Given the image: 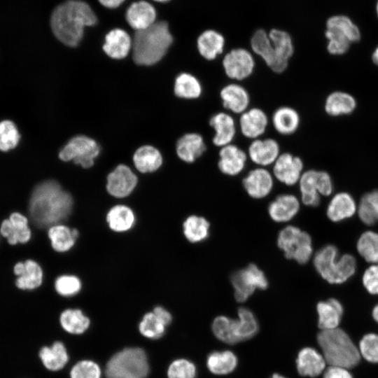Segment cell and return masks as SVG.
Returning <instances> with one entry per match:
<instances>
[{
    "label": "cell",
    "mask_w": 378,
    "mask_h": 378,
    "mask_svg": "<svg viewBox=\"0 0 378 378\" xmlns=\"http://www.w3.org/2000/svg\"><path fill=\"white\" fill-rule=\"evenodd\" d=\"M73 206L70 194L52 180L38 184L33 190L29 212L34 223L40 227H51L66 218Z\"/></svg>",
    "instance_id": "1"
},
{
    "label": "cell",
    "mask_w": 378,
    "mask_h": 378,
    "mask_svg": "<svg viewBox=\"0 0 378 378\" xmlns=\"http://www.w3.org/2000/svg\"><path fill=\"white\" fill-rule=\"evenodd\" d=\"M97 18L85 2L68 0L53 10L50 26L54 35L62 43L76 46L83 38L84 28L94 25Z\"/></svg>",
    "instance_id": "2"
},
{
    "label": "cell",
    "mask_w": 378,
    "mask_h": 378,
    "mask_svg": "<svg viewBox=\"0 0 378 378\" xmlns=\"http://www.w3.org/2000/svg\"><path fill=\"white\" fill-rule=\"evenodd\" d=\"M172 43L173 36L164 21L136 31L132 45L134 61L140 65H153L165 55Z\"/></svg>",
    "instance_id": "3"
},
{
    "label": "cell",
    "mask_w": 378,
    "mask_h": 378,
    "mask_svg": "<svg viewBox=\"0 0 378 378\" xmlns=\"http://www.w3.org/2000/svg\"><path fill=\"white\" fill-rule=\"evenodd\" d=\"M317 341L326 363L330 366L350 369L360 361L358 348L339 328L321 330L317 335Z\"/></svg>",
    "instance_id": "4"
},
{
    "label": "cell",
    "mask_w": 378,
    "mask_h": 378,
    "mask_svg": "<svg viewBox=\"0 0 378 378\" xmlns=\"http://www.w3.org/2000/svg\"><path fill=\"white\" fill-rule=\"evenodd\" d=\"M148 370L144 350L130 347L118 352L110 358L105 374L107 378H145Z\"/></svg>",
    "instance_id": "5"
},
{
    "label": "cell",
    "mask_w": 378,
    "mask_h": 378,
    "mask_svg": "<svg viewBox=\"0 0 378 378\" xmlns=\"http://www.w3.org/2000/svg\"><path fill=\"white\" fill-rule=\"evenodd\" d=\"M277 245L286 258L300 264L307 263L313 254L311 236L296 226L282 229L278 234Z\"/></svg>",
    "instance_id": "6"
},
{
    "label": "cell",
    "mask_w": 378,
    "mask_h": 378,
    "mask_svg": "<svg viewBox=\"0 0 378 378\" xmlns=\"http://www.w3.org/2000/svg\"><path fill=\"white\" fill-rule=\"evenodd\" d=\"M299 184L302 202L309 206H318L321 195L328 196L333 190L331 177L324 171L310 169L303 172Z\"/></svg>",
    "instance_id": "7"
},
{
    "label": "cell",
    "mask_w": 378,
    "mask_h": 378,
    "mask_svg": "<svg viewBox=\"0 0 378 378\" xmlns=\"http://www.w3.org/2000/svg\"><path fill=\"white\" fill-rule=\"evenodd\" d=\"M231 283L234 298L239 302L247 300L255 290H264L268 286L265 274L254 264L234 272L231 276Z\"/></svg>",
    "instance_id": "8"
},
{
    "label": "cell",
    "mask_w": 378,
    "mask_h": 378,
    "mask_svg": "<svg viewBox=\"0 0 378 378\" xmlns=\"http://www.w3.org/2000/svg\"><path fill=\"white\" fill-rule=\"evenodd\" d=\"M100 148L95 141L85 136L72 138L59 151V157L63 161L73 160L83 168H89L94 164V159L99 155Z\"/></svg>",
    "instance_id": "9"
},
{
    "label": "cell",
    "mask_w": 378,
    "mask_h": 378,
    "mask_svg": "<svg viewBox=\"0 0 378 378\" xmlns=\"http://www.w3.org/2000/svg\"><path fill=\"white\" fill-rule=\"evenodd\" d=\"M225 74L233 80H243L253 73L255 62L252 54L245 48H238L229 51L222 60Z\"/></svg>",
    "instance_id": "10"
},
{
    "label": "cell",
    "mask_w": 378,
    "mask_h": 378,
    "mask_svg": "<svg viewBox=\"0 0 378 378\" xmlns=\"http://www.w3.org/2000/svg\"><path fill=\"white\" fill-rule=\"evenodd\" d=\"M340 253L336 246L326 245L314 255L313 262L316 272L327 282L340 284Z\"/></svg>",
    "instance_id": "11"
},
{
    "label": "cell",
    "mask_w": 378,
    "mask_h": 378,
    "mask_svg": "<svg viewBox=\"0 0 378 378\" xmlns=\"http://www.w3.org/2000/svg\"><path fill=\"white\" fill-rule=\"evenodd\" d=\"M303 166L300 157L288 152L283 153L273 164V176L286 186H293L299 182L303 174Z\"/></svg>",
    "instance_id": "12"
},
{
    "label": "cell",
    "mask_w": 378,
    "mask_h": 378,
    "mask_svg": "<svg viewBox=\"0 0 378 378\" xmlns=\"http://www.w3.org/2000/svg\"><path fill=\"white\" fill-rule=\"evenodd\" d=\"M137 184V177L124 164L118 165L107 176L106 190L112 196L123 198L128 196Z\"/></svg>",
    "instance_id": "13"
},
{
    "label": "cell",
    "mask_w": 378,
    "mask_h": 378,
    "mask_svg": "<svg viewBox=\"0 0 378 378\" xmlns=\"http://www.w3.org/2000/svg\"><path fill=\"white\" fill-rule=\"evenodd\" d=\"M0 233L11 245L25 244L31 237L27 218L19 212L12 213L8 219L2 221Z\"/></svg>",
    "instance_id": "14"
},
{
    "label": "cell",
    "mask_w": 378,
    "mask_h": 378,
    "mask_svg": "<svg viewBox=\"0 0 378 378\" xmlns=\"http://www.w3.org/2000/svg\"><path fill=\"white\" fill-rule=\"evenodd\" d=\"M218 167L223 174L234 176L245 168L248 155L239 146L230 144L220 148Z\"/></svg>",
    "instance_id": "15"
},
{
    "label": "cell",
    "mask_w": 378,
    "mask_h": 378,
    "mask_svg": "<svg viewBox=\"0 0 378 378\" xmlns=\"http://www.w3.org/2000/svg\"><path fill=\"white\" fill-rule=\"evenodd\" d=\"M269 119L260 108H248L240 114L239 126L241 134L250 139H259L266 132Z\"/></svg>",
    "instance_id": "16"
},
{
    "label": "cell",
    "mask_w": 378,
    "mask_h": 378,
    "mask_svg": "<svg viewBox=\"0 0 378 378\" xmlns=\"http://www.w3.org/2000/svg\"><path fill=\"white\" fill-rule=\"evenodd\" d=\"M280 154L279 144L272 138L253 140L247 153L249 159L261 167L273 164Z\"/></svg>",
    "instance_id": "17"
},
{
    "label": "cell",
    "mask_w": 378,
    "mask_h": 378,
    "mask_svg": "<svg viewBox=\"0 0 378 378\" xmlns=\"http://www.w3.org/2000/svg\"><path fill=\"white\" fill-rule=\"evenodd\" d=\"M244 188L247 194L254 199H262L267 196L274 185L273 175L264 167L251 170L244 178Z\"/></svg>",
    "instance_id": "18"
},
{
    "label": "cell",
    "mask_w": 378,
    "mask_h": 378,
    "mask_svg": "<svg viewBox=\"0 0 378 378\" xmlns=\"http://www.w3.org/2000/svg\"><path fill=\"white\" fill-rule=\"evenodd\" d=\"M209 125L214 130L213 144L221 148L232 144L237 132L236 123L233 117L225 112L214 114L209 119Z\"/></svg>",
    "instance_id": "19"
},
{
    "label": "cell",
    "mask_w": 378,
    "mask_h": 378,
    "mask_svg": "<svg viewBox=\"0 0 378 378\" xmlns=\"http://www.w3.org/2000/svg\"><path fill=\"white\" fill-rule=\"evenodd\" d=\"M223 106L235 114H241L248 108L250 95L242 85L232 83L225 85L220 91Z\"/></svg>",
    "instance_id": "20"
},
{
    "label": "cell",
    "mask_w": 378,
    "mask_h": 378,
    "mask_svg": "<svg viewBox=\"0 0 378 378\" xmlns=\"http://www.w3.org/2000/svg\"><path fill=\"white\" fill-rule=\"evenodd\" d=\"M204 137L197 132H189L181 136L176 144L178 157L186 163H193L206 150Z\"/></svg>",
    "instance_id": "21"
},
{
    "label": "cell",
    "mask_w": 378,
    "mask_h": 378,
    "mask_svg": "<svg viewBox=\"0 0 378 378\" xmlns=\"http://www.w3.org/2000/svg\"><path fill=\"white\" fill-rule=\"evenodd\" d=\"M14 274L18 276L16 286L22 290H33L39 287L43 281V270L36 261L29 259L17 262L13 267Z\"/></svg>",
    "instance_id": "22"
},
{
    "label": "cell",
    "mask_w": 378,
    "mask_h": 378,
    "mask_svg": "<svg viewBox=\"0 0 378 378\" xmlns=\"http://www.w3.org/2000/svg\"><path fill=\"white\" fill-rule=\"evenodd\" d=\"M298 199L291 194L280 195L268 206L270 218L277 223H285L293 218L300 210Z\"/></svg>",
    "instance_id": "23"
},
{
    "label": "cell",
    "mask_w": 378,
    "mask_h": 378,
    "mask_svg": "<svg viewBox=\"0 0 378 378\" xmlns=\"http://www.w3.org/2000/svg\"><path fill=\"white\" fill-rule=\"evenodd\" d=\"M125 18L131 27L136 31L142 30L155 23L156 11L150 3L145 1H136L127 8Z\"/></svg>",
    "instance_id": "24"
},
{
    "label": "cell",
    "mask_w": 378,
    "mask_h": 378,
    "mask_svg": "<svg viewBox=\"0 0 378 378\" xmlns=\"http://www.w3.org/2000/svg\"><path fill=\"white\" fill-rule=\"evenodd\" d=\"M250 43L253 52L259 56L273 72L280 74L277 59L268 33L264 29H258L253 34Z\"/></svg>",
    "instance_id": "25"
},
{
    "label": "cell",
    "mask_w": 378,
    "mask_h": 378,
    "mask_svg": "<svg viewBox=\"0 0 378 378\" xmlns=\"http://www.w3.org/2000/svg\"><path fill=\"white\" fill-rule=\"evenodd\" d=\"M357 211V204L348 192L335 194L330 200L326 210L327 217L332 222H340L351 218Z\"/></svg>",
    "instance_id": "26"
},
{
    "label": "cell",
    "mask_w": 378,
    "mask_h": 378,
    "mask_svg": "<svg viewBox=\"0 0 378 378\" xmlns=\"http://www.w3.org/2000/svg\"><path fill=\"white\" fill-rule=\"evenodd\" d=\"M326 364L323 356L310 347L301 349L296 359L297 370L302 376L315 377L325 370Z\"/></svg>",
    "instance_id": "27"
},
{
    "label": "cell",
    "mask_w": 378,
    "mask_h": 378,
    "mask_svg": "<svg viewBox=\"0 0 378 378\" xmlns=\"http://www.w3.org/2000/svg\"><path fill=\"white\" fill-rule=\"evenodd\" d=\"M277 59L280 74L286 70L294 53V46L289 34L285 31L272 29L268 33Z\"/></svg>",
    "instance_id": "28"
},
{
    "label": "cell",
    "mask_w": 378,
    "mask_h": 378,
    "mask_svg": "<svg viewBox=\"0 0 378 378\" xmlns=\"http://www.w3.org/2000/svg\"><path fill=\"white\" fill-rule=\"evenodd\" d=\"M225 46L223 36L212 29L204 31L197 39V48L200 56L212 61L223 53Z\"/></svg>",
    "instance_id": "29"
},
{
    "label": "cell",
    "mask_w": 378,
    "mask_h": 378,
    "mask_svg": "<svg viewBox=\"0 0 378 378\" xmlns=\"http://www.w3.org/2000/svg\"><path fill=\"white\" fill-rule=\"evenodd\" d=\"M316 310L318 316V326L321 330L338 328L344 312L339 300L330 298L319 302Z\"/></svg>",
    "instance_id": "30"
},
{
    "label": "cell",
    "mask_w": 378,
    "mask_h": 378,
    "mask_svg": "<svg viewBox=\"0 0 378 378\" xmlns=\"http://www.w3.org/2000/svg\"><path fill=\"white\" fill-rule=\"evenodd\" d=\"M132 45V39L125 31L114 29L106 35L103 50L111 58L122 59L128 55Z\"/></svg>",
    "instance_id": "31"
},
{
    "label": "cell",
    "mask_w": 378,
    "mask_h": 378,
    "mask_svg": "<svg viewBox=\"0 0 378 378\" xmlns=\"http://www.w3.org/2000/svg\"><path fill=\"white\" fill-rule=\"evenodd\" d=\"M272 122L277 133L288 136L298 130L300 123V117L295 108L288 106H283L274 111Z\"/></svg>",
    "instance_id": "32"
},
{
    "label": "cell",
    "mask_w": 378,
    "mask_h": 378,
    "mask_svg": "<svg viewBox=\"0 0 378 378\" xmlns=\"http://www.w3.org/2000/svg\"><path fill=\"white\" fill-rule=\"evenodd\" d=\"M211 327L214 335L223 342L234 344L241 342L237 319L219 316L214 318Z\"/></svg>",
    "instance_id": "33"
},
{
    "label": "cell",
    "mask_w": 378,
    "mask_h": 378,
    "mask_svg": "<svg viewBox=\"0 0 378 378\" xmlns=\"http://www.w3.org/2000/svg\"><path fill=\"white\" fill-rule=\"evenodd\" d=\"M133 161L138 171L147 173L155 172L160 167L162 157L157 148L151 146H144L136 150Z\"/></svg>",
    "instance_id": "34"
},
{
    "label": "cell",
    "mask_w": 378,
    "mask_h": 378,
    "mask_svg": "<svg viewBox=\"0 0 378 378\" xmlns=\"http://www.w3.org/2000/svg\"><path fill=\"white\" fill-rule=\"evenodd\" d=\"M174 92L179 98L196 99L202 94V86L196 76L190 73L183 72L176 78Z\"/></svg>",
    "instance_id": "35"
},
{
    "label": "cell",
    "mask_w": 378,
    "mask_h": 378,
    "mask_svg": "<svg viewBox=\"0 0 378 378\" xmlns=\"http://www.w3.org/2000/svg\"><path fill=\"white\" fill-rule=\"evenodd\" d=\"M237 358L231 351H214L206 358L209 370L217 375L227 374L234 370Z\"/></svg>",
    "instance_id": "36"
},
{
    "label": "cell",
    "mask_w": 378,
    "mask_h": 378,
    "mask_svg": "<svg viewBox=\"0 0 378 378\" xmlns=\"http://www.w3.org/2000/svg\"><path fill=\"white\" fill-rule=\"evenodd\" d=\"M356 106V102L350 94L334 92L327 97L324 108L328 114L337 116L351 113Z\"/></svg>",
    "instance_id": "37"
},
{
    "label": "cell",
    "mask_w": 378,
    "mask_h": 378,
    "mask_svg": "<svg viewBox=\"0 0 378 378\" xmlns=\"http://www.w3.org/2000/svg\"><path fill=\"white\" fill-rule=\"evenodd\" d=\"M39 357L43 365L51 371L63 368L69 359L66 348L60 342H55L51 346L41 348Z\"/></svg>",
    "instance_id": "38"
},
{
    "label": "cell",
    "mask_w": 378,
    "mask_h": 378,
    "mask_svg": "<svg viewBox=\"0 0 378 378\" xmlns=\"http://www.w3.org/2000/svg\"><path fill=\"white\" fill-rule=\"evenodd\" d=\"M326 29L345 36L351 43L358 41L361 36L358 26L350 18L344 15H335L330 17L326 21Z\"/></svg>",
    "instance_id": "39"
},
{
    "label": "cell",
    "mask_w": 378,
    "mask_h": 378,
    "mask_svg": "<svg viewBox=\"0 0 378 378\" xmlns=\"http://www.w3.org/2000/svg\"><path fill=\"white\" fill-rule=\"evenodd\" d=\"M183 234L192 243H199L208 238L210 231L209 221L202 216H190L183 223Z\"/></svg>",
    "instance_id": "40"
},
{
    "label": "cell",
    "mask_w": 378,
    "mask_h": 378,
    "mask_svg": "<svg viewBox=\"0 0 378 378\" xmlns=\"http://www.w3.org/2000/svg\"><path fill=\"white\" fill-rule=\"evenodd\" d=\"M106 221L113 231L125 232L132 227L134 223V215L128 206L116 205L108 212Z\"/></svg>",
    "instance_id": "41"
},
{
    "label": "cell",
    "mask_w": 378,
    "mask_h": 378,
    "mask_svg": "<svg viewBox=\"0 0 378 378\" xmlns=\"http://www.w3.org/2000/svg\"><path fill=\"white\" fill-rule=\"evenodd\" d=\"M356 248L366 262L378 264V232L372 230L363 232L357 240Z\"/></svg>",
    "instance_id": "42"
},
{
    "label": "cell",
    "mask_w": 378,
    "mask_h": 378,
    "mask_svg": "<svg viewBox=\"0 0 378 378\" xmlns=\"http://www.w3.org/2000/svg\"><path fill=\"white\" fill-rule=\"evenodd\" d=\"M59 321L63 329L71 334H81L90 326L89 318L79 309L64 310L60 315Z\"/></svg>",
    "instance_id": "43"
},
{
    "label": "cell",
    "mask_w": 378,
    "mask_h": 378,
    "mask_svg": "<svg viewBox=\"0 0 378 378\" xmlns=\"http://www.w3.org/2000/svg\"><path fill=\"white\" fill-rule=\"evenodd\" d=\"M52 247L57 252L69 251L74 245L76 239L67 226L54 225L50 227L48 233Z\"/></svg>",
    "instance_id": "44"
},
{
    "label": "cell",
    "mask_w": 378,
    "mask_h": 378,
    "mask_svg": "<svg viewBox=\"0 0 378 378\" xmlns=\"http://www.w3.org/2000/svg\"><path fill=\"white\" fill-rule=\"evenodd\" d=\"M237 322L241 342L253 337L259 328L258 321L253 313L246 307L238 310Z\"/></svg>",
    "instance_id": "45"
},
{
    "label": "cell",
    "mask_w": 378,
    "mask_h": 378,
    "mask_svg": "<svg viewBox=\"0 0 378 378\" xmlns=\"http://www.w3.org/2000/svg\"><path fill=\"white\" fill-rule=\"evenodd\" d=\"M165 327L153 312L145 314L139 326L141 335L150 339L161 337L164 333Z\"/></svg>",
    "instance_id": "46"
},
{
    "label": "cell",
    "mask_w": 378,
    "mask_h": 378,
    "mask_svg": "<svg viewBox=\"0 0 378 378\" xmlns=\"http://www.w3.org/2000/svg\"><path fill=\"white\" fill-rule=\"evenodd\" d=\"M20 136L14 122L5 120L0 122V150L8 151L19 143Z\"/></svg>",
    "instance_id": "47"
},
{
    "label": "cell",
    "mask_w": 378,
    "mask_h": 378,
    "mask_svg": "<svg viewBox=\"0 0 378 378\" xmlns=\"http://www.w3.org/2000/svg\"><path fill=\"white\" fill-rule=\"evenodd\" d=\"M358 350L363 358L370 363H378V335L369 333L363 337Z\"/></svg>",
    "instance_id": "48"
},
{
    "label": "cell",
    "mask_w": 378,
    "mask_h": 378,
    "mask_svg": "<svg viewBox=\"0 0 378 378\" xmlns=\"http://www.w3.org/2000/svg\"><path fill=\"white\" fill-rule=\"evenodd\" d=\"M196 367L193 363L186 359L174 360L167 370L168 378H195Z\"/></svg>",
    "instance_id": "49"
},
{
    "label": "cell",
    "mask_w": 378,
    "mask_h": 378,
    "mask_svg": "<svg viewBox=\"0 0 378 378\" xmlns=\"http://www.w3.org/2000/svg\"><path fill=\"white\" fill-rule=\"evenodd\" d=\"M325 36L328 39L327 50L332 55H342L344 54L349 48L351 42L342 35L326 29Z\"/></svg>",
    "instance_id": "50"
},
{
    "label": "cell",
    "mask_w": 378,
    "mask_h": 378,
    "mask_svg": "<svg viewBox=\"0 0 378 378\" xmlns=\"http://www.w3.org/2000/svg\"><path fill=\"white\" fill-rule=\"evenodd\" d=\"M55 288L59 295L71 296L79 292L81 288V282L75 276L62 275L56 279Z\"/></svg>",
    "instance_id": "51"
},
{
    "label": "cell",
    "mask_w": 378,
    "mask_h": 378,
    "mask_svg": "<svg viewBox=\"0 0 378 378\" xmlns=\"http://www.w3.org/2000/svg\"><path fill=\"white\" fill-rule=\"evenodd\" d=\"M71 378H100L99 366L91 360H82L77 363L71 369Z\"/></svg>",
    "instance_id": "52"
},
{
    "label": "cell",
    "mask_w": 378,
    "mask_h": 378,
    "mask_svg": "<svg viewBox=\"0 0 378 378\" xmlns=\"http://www.w3.org/2000/svg\"><path fill=\"white\" fill-rule=\"evenodd\" d=\"M362 282L369 293L378 295V264H372L364 271Z\"/></svg>",
    "instance_id": "53"
},
{
    "label": "cell",
    "mask_w": 378,
    "mask_h": 378,
    "mask_svg": "<svg viewBox=\"0 0 378 378\" xmlns=\"http://www.w3.org/2000/svg\"><path fill=\"white\" fill-rule=\"evenodd\" d=\"M356 212L360 220L367 225H374L378 221L377 218L363 196H362L358 205H357Z\"/></svg>",
    "instance_id": "54"
},
{
    "label": "cell",
    "mask_w": 378,
    "mask_h": 378,
    "mask_svg": "<svg viewBox=\"0 0 378 378\" xmlns=\"http://www.w3.org/2000/svg\"><path fill=\"white\" fill-rule=\"evenodd\" d=\"M323 378H353V377L347 368L329 365L325 370Z\"/></svg>",
    "instance_id": "55"
},
{
    "label": "cell",
    "mask_w": 378,
    "mask_h": 378,
    "mask_svg": "<svg viewBox=\"0 0 378 378\" xmlns=\"http://www.w3.org/2000/svg\"><path fill=\"white\" fill-rule=\"evenodd\" d=\"M378 219V190H374L363 195Z\"/></svg>",
    "instance_id": "56"
},
{
    "label": "cell",
    "mask_w": 378,
    "mask_h": 378,
    "mask_svg": "<svg viewBox=\"0 0 378 378\" xmlns=\"http://www.w3.org/2000/svg\"><path fill=\"white\" fill-rule=\"evenodd\" d=\"M156 316L167 326L172 321L171 314L162 307H156L153 312Z\"/></svg>",
    "instance_id": "57"
},
{
    "label": "cell",
    "mask_w": 378,
    "mask_h": 378,
    "mask_svg": "<svg viewBox=\"0 0 378 378\" xmlns=\"http://www.w3.org/2000/svg\"><path fill=\"white\" fill-rule=\"evenodd\" d=\"M99 3L108 8H115L121 5L125 0H98Z\"/></svg>",
    "instance_id": "58"
},
{
    "label": "cell",
    "mask_w": 378,
    "mask_h": 378,
    "mask_svg": "<svg viewBox=\"0 0 378 378\" xmlns=\"http://www.w3.org/2000/svg\"><path fill=\"white\" fill-rule=\"evenodd\" d=\"M372 61L374 64L378 65V46L375 48L372 53Z\"/></svg>",
    "instance_id": "59"
},
{
    "label": "cell",
    "mask_w": 378,
    "mask_h": 378,
    "mask_svg": "<svg viewBox=\"0 0 378 378\" xmlns=\"http://www.w3.org/2000/svg\"><path fill=\"white\" fill-rule=\"evenodd\" d=\"M373 318L378 323V304L372 309Z\"/></svg>",
    "instance_id": "60"
},
{
    "label": "cell",
    "mask_w": 378,
    "mask_h": 378,
    "mask_svg": "<svg viewBox=\"0 0 378 378\" xmlns=\"http://www.w3.org/2000/svg\"><path fill=\"white\" fill-rule=\"evenodd\" d=\"M71 231H72L73 236L74 237L75 239H76L79 234L78 231L76 229H73L71 230Z\"/></svg>",
    "instance_id": "61"
},
{
    "label": "cell",
    "mask_w": 378,
    "mask_h": 378,
    "mask_svg": "<svg viewBox=\"0 0 378 378\" xmlns=\"http://www.w3.org/2000/svg\"><path fill=\"white\" fill-rule=\"evenodd\" d=\"M271 378H286V377L279 374H274Z\"/></svg>",
    "instance_id": "62"
},
{
    "label": "cell",
    "mask_w": 378,
    "mask_h": 378,
    "mask_svg": "<svg viewBox=\"0 0 378 378\" xmlns=\"http://www.w3.org/2000/svg\"><path fill=\"white\" fill-rule=\"evenodd\" d=\"M376 13H377V18H378V0H377V4H376Z\"/></svg>",
    "instance_id": "63"
},
{
    "label": "cell",
    "mask_w": 378,
    "mask_h": 378,
    "mask_svg": "<svg viewBox=\"0 0 378 378\" xmlns=\"http://www.w3.org/2000/svg\"><path fill=\"white\" fill-rule=\"evenodd\" d=\"M154 1H158V2H167L169 0H154Z\"/></svg>",
    "instance_id": "64"
}]
</instances>
